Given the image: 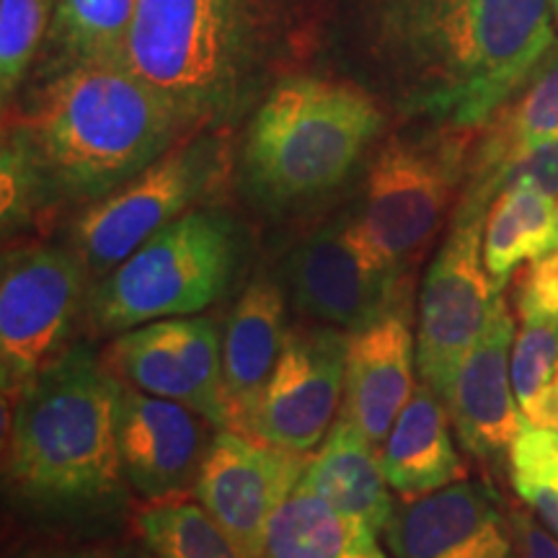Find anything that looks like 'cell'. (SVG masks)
Masks as SVG:
<instances>
[{
  "label": "cell",
  "instance_id": "6da1fadb",
  "mask_svg": "<svg viewBox=\"0 0 558 558\" xmlns=\"http://www.w3.org/2000/svg\"><path fill=\"white\" fill-rule=\"evenodd\" d=\"M190 130L124 60H75L41 83L11 137L50 202L101 199Z\"/></svg>",
  "mask_w": 558,
  "mask_h": 558
},
{
  "label": "cell",
  "instance_id": "7a4b0ae2",
  "mask_svg": "<svg viewBox=\"0 0 558 558\" xmlns=\"http://www.w3.org/2000/svg\"><path fill=\"white\" fill-rule=\"evenodd\" d=\"M124 383L86 341L70 344L13 401L5 484L52 522H96L128 501L120 396Z\"/></svg>",
  "mask_w": 558,
  "mask_h": 558
},
{
  "label": "cell",
  "instance_id": "3957f363",
  "mask_svg": "<svg viewBox=\"0 0 558 558\" xmlns=\"http://www.w3.org/2000/svg\"><path fill=\"white\" fill-rule=\"evenodd\" d=\"M279 13L282 0H135L124 62L190 130L222 124L246 101Z\"/></svg>",
  "mask_w": 558,
  "mask_h": 558
},
{
  "label": "cell",
  "instance_id": "277c9868",
  "mask_svg": "<svg viewBox=\"0 0 558 558\" xmlns=\"http://www.w3.org/2000/svg\"><path fill=\"white\" fill-rule=\"evenodd\" d=\"M550 0H458L399 34L416 68L414 107L476 130L522 88L554 45Z\"/></svg>",
  "mask_w": 558,
  "mask_h": 558
},
{
  "label": "cell",
  "instance_id": "5b68a950",
  "mask_svg": "<svg viewBox=\"0 0 558 558\" xmlns=\"http://www.w3.org/2000/svg\"><path fill=\"white\" fill-rule=\"evenodd\" d=\"M383 128L367 90L329 78H290L264 96L243 145L248 190L290 207L341 184Z\"/></svg>",
  "mask_w": 558,
  "mask_h": 558
},
{
  "label": "cell",
  "instance_id": "8992f818",
  "mask_svg": "<svg viewBox=\"0 0 558 558\" xmlns=\"http://www.w3.org/2000/svg\"><path fill=\"white\" fill-rule=\"evenodd\" d=\"M243 259V233L220 209H192L88 288L83 318L96 337L160 318L197 316L226 295Z\"/></svg>",
  "mask_w": 558,
  "mask_h": 558
},
{
  "label": "cell",
  "instance_id": "52a82bcc",
  "mask_svg": "<svg viewBox=\"0 0 558 558\" xmlns=\"http://www.w3.org/2000/svg\"><path fill=\"white\" fill-rule=\"evenodd\" d=\"M222 171V140L192 132L120 190L96 199L73 228V251L88 275H109L150 235L197 209V202L218 186Z\"/></svg>",
  "mask_w": 558,
  "mask_h": 558
},
{
  "label": "cell",
  "instance_id": "ba28073f",
  "mask_svg": "<svg viewBox=\"0 0 558 558\" xmlns=\"http://www.w3.org/2000/svg\"><path fill=\"white\" fill-rule=\"evenodd\" d=\"M469 132L442 124L424 137H390L369 166L357 218L399 271L422 256L442 226L465 177Z\"/></svg>",
  "mask_w": 558,
  "mask_h": 558
},
{
  "label": "cell",
  "instance_id": "9c48e42d",
  "mask_svg": "<svg viewBox=\"0 0 558 558\" xmlns=\"http://www.w3.org/2000/svg\"><path fill=\"white\" fill-rule=\"evenodd\" d=\"M88 267L73 248L29 246L3 254L0 269V383L16 401L29 383L70 347L73 320L83 316Z\"/></svg>",
  "mask_w": 558,
  "mask_h": 558
},
{
  "label": "cell",
  "instance_id": "30bf717a",
  "mask_svg": "<svg viewBox=\"0 0 558 558\" xmlns=\"http://www.w3.org/2000/svg\"><path fill=\"white\" fill-rule=\"evenodd\" d=\"M284 279L305 318L349 333L401 308L403 271L375 248L360 218L326 222L298 243Z\"/></svg>",
  "mask_w": 558,
  "mask_h": 558
},
{
  "label": "cell",
  "instance_id": "8fae6325",
  "mask_svg": "<svg viewBox=\"0 0 558 558\" xmlns=\"http://www.w3.org/2000/svg\"><path fill=\"white\" fill-rule=\"evenodd\" d=\"M484 222L486 218L452 220L418 298L416 369L442 401L501 292L484 264Z\"/></svg>",
  "mask_w": 558,
  "mask_h": 558
},
{
  "label": "cell",
  "instance_id": "7c38bea8",
  "mask_svg": "<svg viewBox=\"0 0 558 558\" xmlns=\"http://www.w3.org/2000/svg\"><path fill=\"white\" fill-rule=\"evenodd\" d=\"M349 331L326 324L288 329L275 373L239 432L308 452L329 435L347 375Z\"/></svg>",
  "mask_w": 558,
  "mask_h": 558
},
{
  "label": "cell",
  "instance_id": "4fadbf2b",
  "mask_svg": "<svg viewBox=\"0 0 558 558\" xmlns=\"http://www.w3.org/2000/svg\"><path fill=\"white\" fill-rule=\"evenodd\" d=\"M111 365L145 393L184 403L218 427L230 424L222 386V333L209 316L160 318L117 337Z\"/></svg>",
  "mask_w": 558,
  "mask_h": 558
},
{
  "label": "cell",
  "instance_id": "5bb4252c",
  "mask_svg": "<svg viewBox=\"0 0 558 558\" xmlns=\"http://www.w3.org/2000/svg\"><path fill=\"white\" fill-rule=\"evenodd\" d=\"M303 456L239 429H220L207 442L194 497L251 558H262L271 512L308 469Z\"/></svg>",
  "mask_w": 558,
  "mask_h": 558
},
{
  "label": "cell",
  "instance_id": "9a60e30c",
  "mask_svg": "<svg viewBox=\"0 0 558 558\" xmlns=\"http://www.w3.org/2000/svg\"><path fill=\"white\" fill-rule=\"evenodd\" d=\"M512 344L514 316L501 290L494 298L478 341L458 365L445 399L463 450L478 463L507 469V473L509 452L525 427V414L512 386Z\"/></svg>",
  "mask_w": 558,
  "mask_h": 558
},
{
  "label": "cell",
  "instance_id": "2e32d148",
  "mask_svg": "<svg viewBox=\"0 0 558 558\" xmlns=\"http://www.w3.org/2000/svg\"><path fill=\"white\" fill-rule=\"evenodd\" d=\"M383 535L393 558H520L497 492L469 478L396 505Z\"/></svg>",
  "mask_w": 558,
  "mask_h": 558
},
{
  "label": "cell",
  "instance_id": "e0dca14e",
  "mask_svg": "<svg viewBox=\"0 0 558 558\" xmlns=\"http://www.w3.org/2000/svg\"><path fill=\"white\" fill-rule=\"evenodd\" d=\"M197 416L184 403L122 386L117 437L132 492L160 501L181 497L197 484L207 450Z\"/></svg>",
  "mask_w": 558,
  "mask_h": 558
},
{
  "label": "cell",
  "instance_id": "ac0fdd59",
  "mask_svg": "<svg viewBox=\"0 0 558 558\" xmlns=\"http://www.w3.org/2000/svg\"><path fill=\"white\" fill-rule=\"evenodd\" d=\"M414 365L416 339L407 311H390L365 329L349 333L341 416L357 424L378 450L414 393Z\"/></svg>",
  "mask_w": 558,
  "mask_h": 558
},
{
  "label": "cell",
  "instance_id": "d6986e66",
  "mask_svg": "<svg viewBox=\"0 0 558 558\" xmlns=\"http://www.w3.org/2000/svg\"><path fill=\"white\" fill-rule=\"evenodd\" d=\"M284 292L271 277L251 279L222 329V386L230 424L243 427L282 354Z\"/></svg>",
  "mask_w": 558,
  "mask_h": 558
},
{
  "label": "cell",
  "instance_id": "ffe728a7",
  "mask_svg": "<svg viewBox=\"0 0 558 558\" xmlns=\"http://www.w3.org/2000/svg\"><path fill=\"white\" fill-rule=\"evenodd\" d=\"M393 492L414 499L469 476L450 435V411L427 383H418L380 450Z\"/></svg>",
  "mask_w": 558,
  "mask_h": 558
},
{
  "label": "cell",
  "instance_id": "44dd1931",
  "mask_svg": "<svg viewBox=\"0 0 558 558\" xmlns=\"http://www.w3.org/2000/svg\"><path fill=\"white\" fill-rule=\"evenodd\" d=\"M303 481L339 514L373 533H383L396 512L380 450L347 416L331 424Z\"/></svg>",
  "mask_w": 558,
  "mask_h": 558
},
{
  "label": "cell",
  "instance_id": "7402d4cb",
  "mask_svg": "<svg viewBox=\"0 0 558 558\" xmlns=\"http://www.w3.org/2000/svg\"><path fill=\"white\" fill-rule=\"evenodd\" d=\"M556 199L533 186H509L492 202L484 222V264L497 290H505L522 262L556 248Z\"/></svg>",
  "mask_w": 558,
  "mask_h": 558
},
{
  "label": "cell",
  "instance_id": "603a6c76",
  "mask_svg": "<svg viewBox=\"0 0 558 558\" xmlns=\"http://www.w3.org/2000/svg\"><path fill=\"white\" fill-rule=\"evenodd\" d=\"M365 530L300 478L264 530L262 558H344Z\"/></svg>",
  "mask_w": 558,
  "mask_h": 558
},
{
  "label": "cell",
  "instance_id": "cb8c5ba5",
  "mask_svg": "<svg viewBox=\"0 0 558 558\" xmlns=\"http://www.w3.org/2000/svg\"><path fill=\"white\" fill-rule=\"evenodd\" d=\"M488 122L492 128L478 145L469 181L486 179L520 153L558 140V60L535 75L512 107L505 104Z\"/></svg>",
  "mask_w": 558,
  "mask_h": 558
},
{
  "label": "cell",
  "instance_id": "d4e9b609",
  "mask_svg": "<svg viewBox=\"0 0 558 558\" xmlns=\"http://www.w3.org/2000/svg\"><path fill=\"white\" fill-rule=\"evenodd\" d=\"M137 530L156 558H251L199 501H153L137 514Z\"/></svg>",
  "mask_w": 558,
  "mask_h": 558
},
{
  "label": "cell",
  "instance_id": "484cf974",
  "mask_svg": "<svg viewBox=\"0 0 558 558\" xmlns=\"http://www.w3.org/2000/svg\"><path fill=\"white\" fill-rule=\"evenodd\" d=\"M135 0H58L54 41L75 60H124Z\"/></svg>",
  "mask_w": 558,
  "mask_h": 558
},
{
  "label": "cell",
  "instance_id": "4316f807",
  "mask_svg": "<svg viewBox=\"0 0 558 558\" xmlns=\"http://www.w3.org/2000/svg\"><path fill=\"white\" fill-rule=\"evenodd\" d=\"M512 344V386L520 409L538 399L558 367V316L520 311Z\"/></svg>",
  "mask_w": 558,
  "mask_h": 558
},
{
  "label": "cell",
  "instance_id": "83f0119b",
  "mask_svg": "<svg viewBox=\"0 0 558 558\" xmlns=\"http://www.w3.org/2000/svg\"><path fill=\"white\" fill-rule=\"evenodd\" d=\"M52 0H0V88L3 101L19 88L37 54Z\"/></svg>",
  "mask_w": 558,
  "mask_h": 558
},
{
  "label": "cell",
  "instance_id": "f1b7e54d",
  "mask_svg": "<svg viewBox=\"0 0 558 558\" xmlns=\"http://www.w3.org/2000/svg\"><path fill=\"white\" fill-rule=\"evenodd\" d=\"M514 303H518V313L533 311L558 316V248L530 262V267L520 271Z\"/></svg>",
  "mask_w": 558,
  "mask_h": 558
},
{
  "label": "cell",
  "instance_id": "f546056e",
  "mask_svg": "<svg viewBox=\"0 0 558 558\" xmlns=\"http://www.w3.org/2000/svg\"><path fill=\"white\" fill-rule=\"evenodd\" d=\"M509 527H512L520 558H558V538L550 530L541 527L527 512L509 509Z\"/></svg>",
  "mask_w": 558,
  "mask_h": 558
},
{
  "label": "cell",
  "instance_id": "4dcf8cb0",
  "mask_svg": "<svg viewBox=\"0 0 558 558\" xmlns=\"http://www.w3.org/2000/svg\"><path fill=\"white\" fill-rule=\"evenodd\" d=\"M452 3H458V0H383V21H386L390 34L399 37L411 26L422 24Z\"/></svg>",
  "mask_w": 558,
  "mask_h": 558
},
{
  "label": "cell",
  "instance_id": "1f68e13d",
  "mask_svg": "<svg viewBox=\"0 0 558 558\" xmlns=\"http://www.w3.org/2000/svg\"><path fill=\"white\" fill-rule=\"evenodd\" d=\"M522 414H525L527 424L554 432L558 439V367L556 373L550 375L548 386L538 393V399L527 403V407L522 409Z\"/></svg>",
  "mask_w": 558,
  "mask_h": 558
},
{
  "label": "cell",
  "instance_id": "d6a6232c",
  "mask_svg": "<svg viewBox=\"0 0 558 558\" xmlns=\"http://www.w3.org/2000/svg\"><path fill=\"white\" fill-rule=\"evenodd\" d=\"M375 535H378V533H373V530H365V533H362L357 538V543H354V548L349 550L344 558H388L378 548V543H375Z\"/></svg>",
  "mask_w": 558,
  "mask_h": 558
},
{
  "label": "cell",
  "instance_id": "836d02e7",
  "mask_svg": "<svg viewBox=\"0 0 558 558\" xmlns=\"http://www.w3.org/2000/svg\"><path fill=\"white\" fill-rule=\"evenodd\" d=\"M45 558H120V556L94 554V550H86V554H62V556H45Z\"/></svg>",
  "mask_w": 558,
  "mask_h": 558
},
{
  "label": "cell",
  "instance_id": "e575fe53",
  "mask_svg": "<svg viewBox=\"0 0 558 558\" xmlns=\"http://www.w3.org/2000/svg\"><path fill=\"white\" fill-rule=\"evenodd\" d=\"M556 248H558V207H556Z\"/></svg>",
  "mask_w": 558,
  "mask_h": 558
},
{
  "label": "cell",
  "instance_id": "d590c367",
  "mask_svg": "<svg viewBox=\"0 0 558 558\" xmlns=\"http://www.w3.org/2000/svg\"><path fill=\"white\" fill-rule=\"evenodd\" d=\"M554 3V11H556V19H558V0H550Z\"/></svg>",
  "mask_w": 558,
  "mask_h": 558
},
{
  "label": "cell",
  "instance_id": "8d00e7d4",
  "mask_svg": "<svg viewBox=\"0 0 558 558\" xmlns=\"http://www.w3.org/2000/svg\"><path fill=\"white\" fill-rule=\"evenodd\" d=\"M550 488H554V492H556V497H558V484H556V486H550Z\"/></svg>",
  "mask_w": 558,
  "mask_h": 558
}]
</instances>
